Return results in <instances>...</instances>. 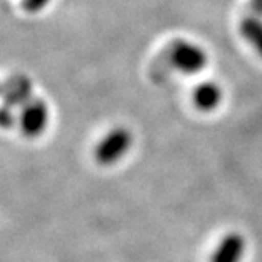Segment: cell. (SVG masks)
<instances>
[{
    "mask_svg": "<svg viewBox=\"0 0 262 262\" xmlns=\"http://www.w3.org/2000/svg\"><path fill=\"white\" fill-rule=\"evenodd\" d=\"M240 33L262 57V17L256 14H247L240 23Z\"/></svg>",
    "mask_w": 262,
    "mask_h": 262,
    "instance_id": "8992f818",
    "label": "cell"
},
{
    "mask_svg": "<svg viewBox=\"0 0 262 262\" xmlns=\"http://www.w3.org/2000/svg\"><path fill=\"white\" fill-rule=\"evenodd\" d=\"M223 98L221 89L213 82H205L194 90V103L201 111H213Z\"/></svg>",
    "mask_w": 262,
    "mask_h": 262,
    "instance_id": "52a82bcc",
    "label": "cell"
},
{
    "mask_svg": "<svg viewBox=\"0 0 262 262\" xmlns=\"http://www.w3.org/2000/svg\"><path fill=\"white\" fill-rule=\"evenodd\" d=\"M205 63H207V54L201 46L185 40H176L160 54L157 63L152 67V76L158 82L174 71L194 74L202 71Z\"/></svg>",
    "mask_w": 262,
    "mask_h": 262,
    "instance_id": "6da1fadb",
    "label": "cell"
},
{
    "mask_svg": "<svg viewBox=\"0 0 262 262\" xmlns=\"http://www.w3.org/2000/svg\"><path fill=\"white\" fill-rule=\"evenodd\" d=\"M245 251V240L240 234H229L216 247L212 262H240Z\"/></svg>",
    "mask_w": 262,
    "mask_h": 262,
    "instance_id": "5b68a950",
    "label": "cell"
},
{
    "mask_svg": "<svg viewBox=\"0 0 262 262\" xmlns=\"http://www.w3.org/2000/svg\"><path fill=\"white\" fill-rule=\"evenodd\" d=\"M48 2L49 0H23V7L29 13H36V11L43 10L48 5Z\"/></svg>",
    "mask_w": 262,
    "mask_h": 262,
    "instance_id": "9c48e42d",
    "label": "cell"
},
{
    "mask_svg": "<svg viewBox=\"0 0 262 262\" xmlns=\"http://www.w3.org/2000/svg\"><path fill=\"white\" fill-rule=\"evenodd\" d=\"M16 122L13 107L8 104L0 106V128H11Z\"/></svg>",
    "mask_w": 262,
    "mask_h": 262,
    "instance_id": "ba28073f",
    "label": "cell"
},
{
    "mask_svg": "<svg viewBox=\"0 0 262 262\" xmlns=\"http://www.w3.org/2000/svg\"><path fill=\"white\" fill-rule=\"evenodd\" d=\"M49 122V111L46 103L41 100H30L23 106L19 125L21 131L27 138H36L40 136L46 129Z\"/></svg>",
    "mask_w": 262,
    "mask_h": 262,
    "instance_id": "3957f363",
    "label": "cell"
},
{
    "mask_svg": "<svg viewBox=\"0 0 262 262\" xmlns=\"http://www.w3.org/2000/svg\"><path fill=\"white\" fill-rule=\"evenodd\" d=\"M131 142H133V136H131V133L126 128L119 126L111 129L98 142L95 148V160L101 166L116 164L126 155V152L131 147Z\"/></svg>",
    "mask_w": 262,
    "mask_h": 262,
    "instance_id": "7a4b0ae2",
    "label": "cell"
},
{
    "mask_svg": "<svg viewBox=\"0 0 262 262\" xmlns=\"http://www.w3.org/2000/svg\"><path fill=\"white\" fill-rule=\"evenodd\" d=\"M250 8H251V13L253 14L262 17V0H251V2H250Z\"/></svg>",
    "mask_w": 262,
    "mask_h": 262,
    "instance_id": "30bf717a",
    "label": "cell"
},
{
    "mask_svg": "<svg viewBox=\"0 0 262 262\" xmlns=\"http://www.w3.org/2000/svg\"><path fill=\"white\" fill-rule=\"evenodd\" d=\"M32 93V84L30 81L23 76V74H14L11 76L4 87H0V95L4 97L5 104L14 107V106H24L30 101Z\"/></svg>",
    "mask_w": 262,
    "mask_h": 262,
    "instance_id": "277c9868",
    "label": "cell"
}]
</instances>
